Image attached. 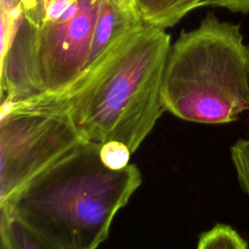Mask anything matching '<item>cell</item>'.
I'll use <instances>...</instances> for the list:
<instances>
[{
  "instance_id": "1",
  "label": "cell",
  "mask_w": 249,
  "mask_h": 249,
  "mask_svg": "<svg viewBox=\"0 0 249 249\" xmlns=\"http://www.w3.org/2000/svg\"><path fill=\"white\" fill-rule=\"evenodd\" d=\"M171 45L164 29L140 24L63 94L84 140L121 141L133 154L164 112L161 80Z\"/></svg>"
},
{
  "instance_id": "2",
  "label": "cell",
  "mask_w": 249,
  "mask_h": 249,
  "mask_svg": "<svg viewBox=\"0 0 249 249\" xmlns=\"http://www.w3.org/2000/svg\"><path fill=\"white\" fill-rule=\"evenodd\" d=\"M101 144L82 140L6 203L4 210L64 249H96L142 182L139 168L106 167Z\"/></svg>"
},
{
  "instance_id": "3",
  "label": "cell",
  "mask_w": 249,
  "mask_h": 249,
  "mask_svg": "<svg viewBox=\"0 0 249 249\" xmlns=\"http://www.w3.org/2000/svg\"><path fill=\"white\" fill-rule=\"evenodd\" d=\"M164 111L189 122L219 124L249 112V45L239 26L208 13L170 45L162 72Z\"/></svg>"
},
{
  "instance_id": "4",
  "label": "cell",
  "mask_w": 249,
  "mask_h": 249,
  "mask_svg": "<svg viewBox=\"0 0 249 249\" xmlns=\"http://www.w3.org/2000/svg\"><path fill=\"white\" fill-rule=\"evenodd\" d=\"M102 0L52 2L38 26L24 18L1 60L2 103L65 93L85 73Z\"/></svg>"
},
{
  "instance_id": "5",
  "label": "cell",
  "mask_w": 249,
  "mask_h": 249,
  "mask_svg": "<svg viewBox=\"0 0 249 249\" xmlns=\"http://www.w3.org/2000/svg\"><path fill=\"white\" fill-rule=\"evenodd\" d=\"M82 140L60 99L37 96L1 104L0 205Z\"/></svg>"
},
{
  "instance_id": "6",
  "label": "cell",
  "mask_w": 249,
  "mask_h": 249,
  "mask_svg": "<svg viewBox=\"0 0 249 249\" xmlns=\"http://www.w3.org/2000/svg\"><path fill=\"white\" fill-rule=\"evenodd\" d=\"M140 24L143 23L134 11L122 0H102L86 71L96 64L121 38Z\"/></svg>"
},
{
  "instance_id": "7",
  "label": "cell",
  "mask_w": 249,
  "mask_h": 249,
  "mask_svg": "<svg viewBox=\"0 0 249 249\" xmlns=\"http://www.w3.org/2000/svg\"><path fill=\"white\" fill-rule=\"evenodd\" d=\"M206 0H131L138 19L145 25L166 29L176 25L193 10L205 6Z\"/></svg>"
},
{
  "instance_id": "8",
  "label": "cell",
  "mask_w": 249,
  "mask_h": 249,
  "mask_svg": "<svg viewBox=\"0 0 249 249\" xmlns=\"http://www.w3.org/2000/svg\"><path fill=\"white\" fill-rule=\"evenodd\" d=\"M0 237L11 249H64L4 210H0Z\"/></svg>"
},
{
  "instance_id": "9",
  "label": "cell",
  "mask_w": 249,
  "mask_h": 249,
  "mask_svg": "<svg viewBox=\"0 0 249 249\" xmlns=\"http://www.w3.org/2000/svg\"><path fill=\"white\" fill-rule=\"evenodd\" d=\"M196 249H248V244L231 227L217 224L199 236Z\"/></svg>"
},
{
  "instance_id": "10",
  "label": "cell",
  "mask_w": 249,
  "mask_h": 249,
  "mask_svg": "<svg viewBox=\"0 0 249 249\" xmlns=\"http://www.w3.org/2000/svg\"><path fill=\"white\" fill-rule=\"evenodd\" d=\"M131 154L128 146L118 140H111L101 144L99 150L102 163L112 170H121L127 166Z\"/></svg>"
},
{
  "instance_id": "11",
  "label": "cell",
  "mask_w": 249,
  "mask_h": 249,
  "mask_svg": "<svg viewBox=\"0 0 249 249\" xmlns=\"http://www.w3.org/2000/svg\"><path fill=\"white\" fill-rule=\"evenodd\" d=\"M231 158L239 185L249 196V139H238L231 147Z\"/></svg>"
},
{
  "instance_id": "12",
  "label": "cell",
  "mask_w": 249,
  "mask_h": 249,
  "mask_svg": "<svg viewBox=\"0 0 249 249\" xmlns=\"http://www.w3.org/2000/svg\"><path fill=\"white\" fill-rule=\"evenodd\" d=\"M51 0H21L23 18L32 26H38L44 17Z\"/></svg>"
},
{
  "instance_id": "13",
  "label": "cell",
  "mask_w": 249,
  "mask_h": 249,
  "mask_svg": "<svg viewBox=\"0 0 249 249\" xmlns=\"http://www.w3.org/2000/svg\"><path fill=\"white\" fill-rule=\"evenodd\" d=\"M205 6L220 7L234 13H249V0H206Z\"/></svg>"
},
{
  "instance_id": "14",
  "label": "cell",
  "mask_w": 249,
  "mask_h": 249,
  "mask_svg": "<svg viewBox=\"0 0 249 249\" xmlns=\"http://www.w3.org/2000/svg\"><path fill=\"white\" fill-rule=\"evenodd\" d=\"M0 10L9 14L22 13L21 0H0Z\"/></svg>"
},
{
  "instance_id": "15",
  "label": "cell",
  "mask_w": 249,
  "mask_h": 249,
  "mask_svg": "<svg viewBox=\"0 0 249 249\" xmlns=\"http://www.w3.org/2000/svg\"><path fill=\"white\" fill-rule=\"evenodd\" d=\"M0 249H11L7 244V242L2 237H0Z\"/></svg>"
},
{
  "instance_id": "16",
  "label": "cell",
  "mask_w": 249,
  "mask_h": 249,
  "mask_svg": "<svg viewBox=\"0 0 249 249\" xmlns=\"http://www.w3.org/2000/svg\"><path fill=\"white\" fill-rule=\"evenodd\" d=\"M124 4H126L127 6H129L131 9H132V7H131V0H122Z\"/></svg>"
}]
</instances>
